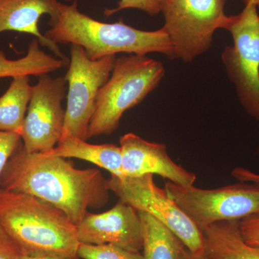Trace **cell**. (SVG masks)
I'll return each instance as SVG.
<instances>
[{"mask_svg": "<svg viewBox=\"0 0 259 259\" xmlns=\"http://www.w3.org/2000/svg\"><path fill=\"white\" fill-rule=\"evenodd\" d=\"M42 153L49 156L83 160L105 168L113 176L122 177L121 148L114 144H90L85 140L69 137L59 141L56 147Z\"/></svg>", "mask_w": 259, "mask_h": 259, "instance_id": "9a60e30c", "label": "cell"}, {"mask_svg": "<svg viewBox=\"0 0 259 259\" xmlns=\"http://www.w3.org/2000/svg\"><path fill=\"white\" fill-rule=\"evenodd\" d=\"M0 188L41 199L76 226L89 208L104 207L110 199L107 180L97 168L79 169L64 158L27 152L21 143L5 167Z\"/></svg>", "mask_w": 259, "mask_h": 259, "instance_id": "6da1fadb", "label": "cell"}, {"mask_svg": "<svg viewBox=\"0 0 259 259\" xmlns=\"http://www.w3.org/2000/svg\"><path fill=\"white\" fill-rule=\"evenodd\" d=\"M66 1L70 2L71 0ZM126 9L140 10L151 16H155L161 13V0H120L117 3V8L105 10L104 15L108 18L117 12Z\"/></svg>", "mask_w": 259, "mask_h": 259, "instance_id": "ffe728a7", "label": "cell"}, {"mask_svg": "<svg viewBox=\"0 0 259 259\" xmlns=\"http://www.w3.org/2000/svg\"><path fill=\"white\" fill-rule=\"evenodd\" d=\"M239 221H219L204 228V254L209 259H259V247L244 241Z\"/></svg>", "mask_w": 259, "mask_h": 259, "instance_id": "5bb4252c", "label": "cell"}, {"mask_svg": "<svg viewBox=\"0 0 259 259\" xmlns=\"http://www.w3.org/2000/svg\"><path fill=\"white\" fill-rule=\"evenodd\" d=\"M115 60L116 56L92 60L82 47L71 45V59L64 76L69 92L60 141L69 137L87 141L97 96L110 78Z\"/></svg>", "mask_w": 259, "mask_h": 259, "instance_id": "9c48e42d", "label": "cell"}, {"mask_svg": "<svg viewBox=\"0 0 259 259\" xmlns=\"http://www.w3.org/2000/svg\"><path fill=\"white\" fill-rule=\"evenodd\" d=\"M107 187L139 212H147L168 228L192 253L204 251L203 234L190 216L153 181V175L119 177L111 175Z\"/></svg>", "mask_w": 259, "mask_h": 259, "instance_id": "52a82bcc", "label": "cell"}, {"mask_svg": "<svg viewBox=\"0 0 259 259\" xmlns=\"http://www.w3.org/2000/svg\"><path fill=\"white\" fill-rule=\"evenodd\" d=\"M226 0H161L163 28L175 58L192 62L208 51L214 32L223 28Z\"/></svg>", "mask_w": 259, "mask_h": 259, "instance_id": "8992f818", "label": "cell"}, {"mask_svg": "<svg viewBox=\"0 0 259 259\" xmlns=\"http://www.w3.org/2000/svg\"><path fill=\"white\" fill-rule=\"evenodd\" d=\"M20 135L0 131V178L5 166L20 143Z\"/></svg>", "mask_w": 259, "mask_h": 259, "instance_id": "44dd1931", "label": "cell"}, {"mask_svg": "<svg viewBox=\"0 0 259 259\" xmlns=\"http://www.w3.org/2000/svg\"><path fill=\"white\" fill-rule=\"evenodd\" d=\"M165 73L162 62L147 55L116 58L111 75L97 96L87 140L112 134L119 127L123 114L157 88Z\"/></svg>", "mask_w": 259, "mask_h": 259, "instance_id": "277c9868", "label": "cell"}, {"mask_svg": "<svg viewBox=\"0 0 259 259\" xmlns=\"http://www.w3.org/2000/svg\"><path fill=\"white\" fill-rule=\"evenodd\" d=\"M254 4L238 15L228 16L223 25L233 37L222 61L237 96L248 115L259 122V15Z\"/></svg>", "mask_w": 259, "mask_h": 259, "instance_id": "5b68a950", "label": "cell"}, {"mask_svg": "<svg viewBox=\"0 0 259 259\" xmlns=\"http://www.w3.org/2000/svg\"><path fill=\"white\" fill-rule=\"evenodd\" d=\"M77 257L82 259H144L142 252L131 251L112 244L87 243H80Z\"/></svg>", "mask_w": 259, "mask_h": 259, "instance_id": "d6986e66", "label": "cell"}, {"mask_svg": "<svg viewBox=\"0 0 259 259\" xmlns=\"http://www.w3.org/2000/svg\"><path fill=\"white\" fill-rule=\"evenodd\" d=\"M232 175L241 182H250V183H258L259 175L253 173L244 168H236L232 171Z\"/></svg>", "mask_w": 259, "mask_h": 259, "instance_id": "cb8c5ba5", "label": "cell"}, {"mask_svg": "<svg viewBox=\"0 0 259 259\" xmlns=\"http://www.w3.org/2000/svg\"><path fill=\"white\" fill-rule=\"evenodd\" d=\"M66 80L48 74L38 76L32 86L31 98L20 138L28 153L50 151L59 144L64 129Z\"/></svg>", "mask_w": 259, "mask_h": 259, "instance_id": "30bf717a", "label": "cell"}, {"mask_svg": "<svg viewBox=\"0 0 259 259\" xmlns=\"http://www.w3.org/2000/svg\"><path fill=\"white\" fill-rule=\"evenodd\" d=\"M122 177H138L157 175L181 187L194 186V174L187 171L170 158L166 146L148 142L130 133L120 139Z\"/></svg>", "mask_w": 259, "mask_h": 259, "instance_id": "7c38bea8", "label": "cell"}, {"mask_svg": "<svg viewBox=\"0 0 259 259\" xmlns=\"http://www.w3.org/2000/svg\"><path fill=\"white\" fill-rule=\"evenodd\" d=\"M59 3L58 0H0V34L16 31L34 35L58 58L69 61L58 45L48 40L39 30L42 15H49L50 18L56 16Z\"/></svg>", "mask_w": 259, "mask_h": 259, "instance_id": "4fadbf2b", "label": "cell"}, {"mask_svg": "<svg viewBox=\"0 0 259 259\" xmlns=\"http://www.w3.org/2000/svg\"><path fill=\"white\" fill-rule=\"evenodd\" d=\"M239 224L244 241L248 244L259 247V213L243 218Z\"/></svg>", "mask_w": 259, "mask_h": 259, "instance_id": "7402d4cb", "label": "cell"}, {"mask_svg": "<svg viewBox=\"0 0 259 259\" xmlns=\"http://www.w3.org/2000/svg\"><path fill=\"white\" fill-rule=\"evenodd\" d=\"M0 224L24 253H59L78 258L76 226L41 199L0 188Z\"/></svg>", "mask_w": 259, "mask_h": 259, "instance_id": "3957f363", "label": "cell"}, {"mask_svg": "<svg viewBox=\"0 0 259 259\" xmlns=\"http://www.w3.org/2000/svg\"><path fill=\"white\" fill-rule=\"evenodd\" d=\"M32 90L29 76L13 78L6 93L0 97V131L21 134Z\"/></svg>", "mask_w": 259, "mask_h": 259, "instance_id": "2e32d148", "label": "cell"}, {"mask_svg": "<svg viewBox=\"0 0 259 259\" xmlns=\"http://www.w3.org/2000/svg\"><path fill=\"white\" fill-rule=\"evenodd\" d=\"M23 250L0 224V259H23Z\"/></svg>", "mask_w": 259, "mask_h": 259, "instance_id": "603a6c76", "label": "cell"}, {"mask_svg": "<svg viewBox=\"0 0 259 259\" xmlns=\"http://www.w3.org/2000/svg\"><path fill=\"white\" fill-rule=\"evenodd\" d=\"M23 259H78V258H74L67 255L59 254V253L36 252V253H25Z\"/></svg>", "mask_w": 259, "mask_h": 259, "instance_id": "d4e9b609", "label": "cell"}, {"mask_svg": "<svg viewBox=\"0 0 259 259\" xmlns=\"http://www.w3.org/2000/svg\"><path fill=\"white\" fill-rule=\"evenodd\" d=\"M138 212L144 230V258L180 259L185 246L182 242L151 214Z\"/></svg>", "mask_w": 259, "mask_h": 259, "instance_id": "ac0fdd59", "label": "cell"}, {"mask_svg": "<svg viewBox=\"0 0 259 259\" xmlns=\"http://www.w3.org/2000/svg\"><path fill=\"white\" fill-rule=\"evenodd\" d=\"M250 183V182H249ZM165 191L202 231L219 221H241L259 213V182H241L214 190L167 182Z\"/></svg>", "mask_w": 259, "mask_h": 259, "instance_id": "ba28073f", "label": "cell"}, {"mask_svg": "<svg viewBox=\"0 0 259 259\" xmlns=\"http://www.w3.org/2000/svg\"><path fill=\"white\" fill-rule=\"evenodd\" d=\"M245 5L248 4H254L256 5L257 8H259V0H242Z\"/></svg>", "mask_w": 259, "mask_h": 259, "instance_id": "4316f807", "label": "cell"}, {"mask_svg": "<svg viewBox=\"0 0 259 259\" xmlns=\"http://www.w3.org/2000/svg\"><path fill=\"white\" fill-rule=\"evenodd\" d=\"M76 232L80 243L112 244L134 252H142L144 248L139 213L120 200L106 212L87 213L76 226Z\"/></svg>", "mask_w": 259, "mask_h": 259, "instance_id": "8fae6325", "label": "cell"}, {"mask_svg": "<svg viewBox=\"0 0 259 259\" xmlns=\"http://www.w3.org/2000/svg\"><path fill=\"white\" fill-rule=\"evenodd\" d=\"M44 36L58 44H76L84 49L92 60L120 53L147 55L163 54L175 59L173 47L165 29L146 31L126 25L122 20L102 23L80 12L77 1L71 5L59 3V13L49 21Z\"/></svg>", "mask_w": 259, "mask_h": 259, "instance_id": "7a4b0ae2", "label": "cell"}, {"mask_svg": "<svg viewBox=\"0 0 259 259\" xmlns=\"http://www.w3.org/2000/svg\"><path fill=\"white\" fill-rule=\"evenodd\" d=\"M38 40L29 44L26 55L18 60H10L0 50V78L17 76H40L64 67L69 61L54 57L40 49Z\"/></svg>", "mask_w": 259, "mask_h": 259, "instance_id": "e0dca14e", "label": "cell"}, {"mask_svg": "<svg viewBox=\"0 0 259 259\" xmlns=\"http://www.w3.org/2000/svg\"><path fill=\"white\" fill-rule=\"evenodd\" d=\"M180 259H209L204 253L197 254V253H192L188 248L184 246L183 249L181 253Z\"/></svg>", "mask_w": 259, "mask_h": 259, "instance_id": "484cf974", "label": "cell"}]
</instances>
